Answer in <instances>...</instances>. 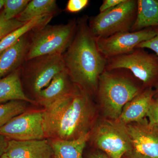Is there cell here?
Returning <instances> with one entry per match:
<instances>
[{"mask_svg": "<svg viewBox=\"0 0 158 158\" xmlns=\"http://www.w3.org/2000/svg\"><path fill=\"white\" fill-rule=\"evenodd\" d=\"M12 101L35 102L25 92L21 79L20 68L0 79V104Z\"/></svg>", "mask_w": 158, "mask_h": 158, "instance_id": "obj_16", "label": "cell"}, {"mask_svg": "<svg viewBox=\"0 0 158 158\" xmlns=\"http://www.w3.org/2000/svg\"><path fill=\"white\" fill-rule=\"evenodd\" d=\"M139 81L127 69H105L99 78L96 94L107 118L117 120L125 105L145 89Z\"/></svg>", "mask_w": 158, "mask_h": 158, "instance_id": "obj_3", "label": "cell"}, {"mask_svg": "<svg viewBox=\"0 0 158 158\" xmlns=\"http://www.w3.org/2000/svg\"><path fill=\"white\" fill-rule=\"evenodd\" d=\"M125 125L134 153L143 158H158V126L146 118Z\"/></svg>", "mask_w": 158, "mask_h": 158, "instance_id": "obj_11", "label": "cell"}, {"mask_svg": "<svg viewBox=\"0 0 158 158\" xmlns=\"http://www.w3.org/2000/svg\"><path fill=\"white\" fill-rule=\"evenodd\" d=\"M90 137V132L73 140L50 139L54 158H83L84 150Z\"/></svg>", "mask_w": 158, "mask_h": 158, "instance_id": "obj_17", "label": "cell"}, {"mask_svg": "<svg viewBox=\"0 0 158 158\" xmlns=\"http://www.w3.org/2000/svg\"><path fill=\"white\" fill-rule=\"evenodd\" d=\"M157 28H148L135 32H120L106 37H96L98 48L107 60L130 53L139 44L154 37L156 34Z\"/></svg>", "mask_w": 158, "mask_h": 158, "instance_id": "obj_10", "label": "cell"}, {"mask_svg": "<svg viewBox=\"0 0 158 158\" xmlns=\"http://www.w3.org/2000/svg\"><path fill=\"white\" fill-rule=\"evenodd\" d=\"M26 23L19 21L15 19L9 20L5 19L2 11L0 12V41L6 35L18 28Z\"/></svg>", "mask_w": 158, "mask_h": 158, "instance_id": "obj_23", "label": "cell"}, {"mask_svg": "<svg viewBox=\"0 0 158 158\" xmlns=\"http://www.w3.org/2000/svg\"><path fill=\"white\" fill-rule=\"evenodd\" d=\"M5 0H0V10L4 7Z\"/></svg>", "mask_w": 158, "mask_h": 158, "instance_id": "obj_31", "label": "cell"}, {"mask_svg": "<svg viewBox=\"0 0 158 158\" xmlns=\"http://www.w3.org/2000/svg\"><path fill=\"white\" fill-rule=\"evenodd\" d=\"M65 69L63 54H54L25 61L20 68V73L36 97L49 85L54 77Z\"/></svg>", "mask_w": 158, "mask_h": 158, "instance_id": "obj_7", "label": "cell"}, {"mask_svg": "<svg viewBox=\"0 0 158 158\" xmlns=\"http://www.w3.org/2000/svg\"><path fill=\"white\" fill-rule=\"evenodd\" d=\"M104 156L105 158H110L107 156L106 155H104Z\"/></svg>", "mask_w": 158, "mask_h": 158, "instance_id": "obj_34", "label": "cell"}, {"mask_svg": "<svg viewBox=\"0 0 158 158\" xmlns=\"http://www.w3.org/2000/svg\"><path fill=\"white\" fill-rule=\"evenodd\" d=\"M28 34L0 54V79L20 68L25 61Z\"/></svg>", "mask_w": 158, "mask_h": 158, "instance_id": "obj_15", "label": "cell"}, {"mask_svg": "<svg viewBox=\"0 0 158 158\" xmlns=\"http://www.w3.org/2000/svg\"><path fill=\"white\" fill-rule=\"evenodd\" d=\"M156 88V95H158V85H157L155 87Z\"/></svg>", "mask_w": 158, "mask_h": 158, "instance_id": "obj_33", "label": "cell"}, {"mask_svg": "<svg viewBox=\"0 0 158 158\" xmlns=\"http://www.w3.org/2000/svg\"><path fill=\"white\" fill-rule=\"evenodd\" d=\"M146 117L150 123L158 126V95H155L151 103Z\"/></svg>", "mask_w": 158, "mask_h": 158, "instance_id": "obj_24", "label": "cell"}, {"mask_svg": "<svg viewBox=\"0 0 158 158\" xmlns=\"http://www.w3.org/2000/svg\"><path fill=\"white\" fill-rule=\"evenodd\" d=\"M26 102L21 101H12L0 104V127L13 117L25 112Z\"/></svg>", "mask_w": 158, "mask_h": 158, "instance_id": "obj_21", "label": "cell"}, {"mask_svg": "<svg viewBox=\"0 0 158 158\" xmlns=\"http://www.w3.org/2000/svg\"><path fill=\"white\" fill-rule=\"evenodd\" d=\"M53 16L52 15L47 14L35 18L6 35L0 41V54L13 45L21 37L32 30L48 24Z\"/></svg>", "mask_w": 158, "mask_h": 158, "instance_id": "obj_19", "label": "cell"}, {"mask_svg": "<svg viewBox=\"0 0 158 158\" xmlns=\"http://www.w3.org/2000/svg\"><path fill=\"white\" fill-rule=\"evenodd\" d=\"M12 158H52L53 152L49 140H9L6 153Z\"/></svg>", "mask_w": 158, "mask_h": 158, "instance_id": "obj_12", "label": "cell"}, {"mask_svg": "<svg viewBox=\"0 0 158 158\" xmlns=\"http://www.w3.org/2000/svg\"><path fill=\"white\" fill-rule=\"evenodd\" d=\"M137 0H124L118 6L89 19L88 25L96 38L131 31L137 13Z\"/></svg>", "mask_w": 158, "mask_h": 158, "instance_id": "obj_5", "label": "cell"}, {"mask_svg": "<svg viewBox=\"0 0 158 158\" xmlns=\"http://www.w3.org/2000/svg\"><path fill=\"white\" fill-rule=\"evenodd\" d=\"M43 123V110L25 111L0 127V135L15 141L45 139Z\"/></svg>", "mask_w": 158, "mask_h": 158, "instance_id": "obj_9", "label": "cell"}, {"mask_svg": "<svg viewBox=\"0 0 158 158\" xmlns=\"http://www.w3.org/2000/svg\"><path fill=\"white\" fill-rule=\"evenodd\" d=\"M94 141L98 148L110 158H122L132 151L129 135L125 125L106 119L97 128Z\"/></svg>", "mask_w": 158, "mask_h": 158, "instance_id": "obj_8", "label": "cell"}, {"mask_svg": "<svg viewBox=\"0 0 158 158\" xmlns=\"http://www.w3.org/2000/svg\"><path fill=\"white\" fill-rule=\"evenodd\" d=\"M90 158H105L104 155L101 154H94L90 156Z\"/></svg>", "mask_w": 158, "mask_h": 158, "instance_id": "obj_30", "label": "cell"}, {"mask_svg": "<svg viewBox=\"0 0 158 158\" xmlns=\"http://www.w3.org/2000/svg\"><path fill=\"white\" fill-rule=\"evenodd\" d=\"M136 48L150 49L154 51L158 57V27L157 28L156 34L154 37L139 44Z\"/></svg>", "mask_w": 158, "mask_h": 158, "instance_id": "obj_26", "label": "cell"}, {"mask_svg": "<svg viewBox=\"0 0 158 158\" xmlns=\"http://www.w3.org/2000/svg\"><path fill=\"white\" fill-rule=\"evenodd\" d=\"M88 20L87 15L77 19L75 33L63 56L72 81L91 96L96 94L99 78L106 69L107 59L99 51Z\"/></svg>", "mask_w": 158, "mask_h": 158, "instance_id": "obj_2", "label": "cell"}, {"mask_svg": "<svg viewBox=\"0 0 158 158\" xmlns=\"http://www.w3.org/2000/svg\"><path fill=\"white\" fill-rule=\"evenodd\" d=\"M137 13L131 32L158 27V0H137Z\"/></svg>", "mask_w": 158, "mask_h": 158, "instance_id": "obj_18", "label": "cell"}, {"mask_svg": "<svg viewBox=\"0 0 158 158\" xmlns=\"http://www.w3.org/2000/svg\"><path fill=\"white\" fill-rule=\"evenodd\" d=\"M124 1V0H104L103 1L102 4L100 7V12H103L108 9L114 8L123 2Z\"/></svg>", "mask_w": 158, "mask_h": 158, "instance_id": "obj_27", "label": "cell"}, {"mask_svg": "<svg viewBox=\"0 0 158 158\" xmlns=\"http://www.w3.org/2000/svg\"><path fill=\"white\" fill-rule=\"evenodd\" d=\"M124 69L139 80L145 89L158 85V57L142 48L108 59L106 69Z\"/></svg>", "mask_w": 158, "mask_h": 158, "instance_id": "obj_6", "label": "cell"}, {"mask_svg": "<svg viewBox=\"0 0 158 158\" xmlns=\"http://www.w3.org/2000/svg\"><path fill=\"white\" fill-rule=\"evenodd\" d=\"M29 0H5L2 12L5 19H15L20 14L28 4Z\"/></svg>", "mask_w": 158, "mask_h": 158, "instance_id": "obj_22", "label": "cell"}, {"mask_svg": "<svg viewBox=\"0 0 158 158\" xmlns=\"http://www.w3.org/2000/svg\"><path fill=\"white\" fill-rule=\"evenodd\" d=\"M9 139L0 135V157L6 153Z\"/></svg>", "mask_w": 158, "mask_h": 158, "instance_id": "obj_28", "label": "cell"}, {"mask_svg": "<svg viewBox=\"0 0 158 158\" xmlns=\"http://www.w3.org/2000/svg\"><path fill=\"white\" fill-rule=\"evenodd\" d=\"M77 19L66 24L46 25L34 29L28 34L25 61L36 57L54 54H63L74 37Z\"/></svg>", "mask_w": 158, "mask_h": 158, "instance_id": "obj_4", "label": "cell"}, {"mask_svg": "<svg viewBox=\"0 0 158 158\" xmlns=\"http://www.w3.org/2000/svg\"><path fill=\"white\" fill-rule=\"evenodd\" d=\"M44 108L46 138L73 140L90 132L95 108L91 96L77 85L72 92Z\"/></svg>", "mask_w": 158, "mask_h": 158, "instance_id": "obj_1", "label": "cell"}, {"mask_svg": "<svg viewBox=\"0 0 158 158\" xmlns=\"http://www.w3.org/2000/svg\"><path fill=\"white\" fill-rule=\"evenodd\" d=\"M65 69L56 75L49 85L36 97L37 101L44 108L71 93L77 88Z\"/></svg>", "mask_w": 158, "mask_h": 158, "instance_id": "obj_14", "label": "cell"}, {"mask_svg": "<svg viewBox=\"0 0 158 158\" xmlns=\"http://www.w3.org/2000/svg\"><path fill=\"white\" fill-rule=\"evenodd\" d=\"M156 93L152 88L144 89L127 102L116 121L123 125L136 122L146 118L151 103Z\"/></svg>", "mask_w": 158, "mask_h": 158, "instance_id": "obj_13", "label": "cell"}, {"mask_svg": "<svg viewBox=\"0 0 158 158\" xmlns=\"http://www.w3.org/2000/svg\"><path fill=\"white\" fill-rule=\"evenodd\" d=\"M124 156V158H143L135 154L132 151L130 152L127 153Z\"/></svg>", "mask_w": 158, "mask_h": 158, "instance_id": "obj_29", "label": "cell"}, {"mask_svg": "<svg viewBox=\"0 0 158 158\" xmlns=\"http://www.w3.org/2000/svg\"><path fill=\"white\" fill-rule=\"evenodd\" d=\"M58 11L57 2L55 0H32L15 19L21 22L27 23L44 15H55Z\"/></svg>", "mask_w": 158, "mask_h": 158, "instance_id": "obj_20", "label": "cell"}, {"mask_svg": "<svg viewBox=\"0 0 158 158\" xmlns=\"http://www.w3.org/2000/svg\"><path fill=\"white\" fill-rule=\"evenodd\" d=\"M0 158H12L10 157L9 156L6 154H4L3 156H2L0 157Z\"/></svg>", "mask_w": 158, "mask_h": 158, "instance_id": "obj_32", "label": "cell"}, {"mask_svg": "<svg viewBox=\"0 0 158 158\" xmlns=\"http://www.w3.org/2000/svg\"><path fill=\"white\" fill-rule=\"evenodd\" d=\"M89 3L88 0H69L65 11L69 13H77L85 9Z\"/></svg>", "mask_w": 158, "mask_h": 158, "instance_id": "obj_25", "label": "cell"}]
</instances>
